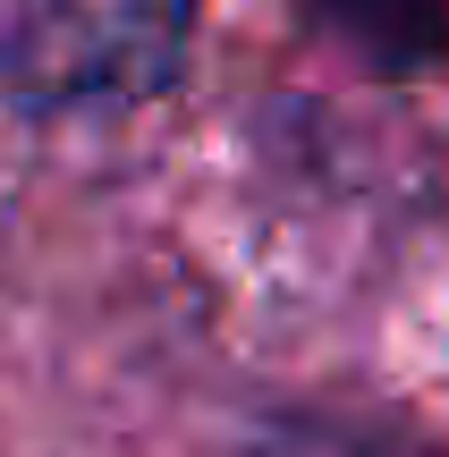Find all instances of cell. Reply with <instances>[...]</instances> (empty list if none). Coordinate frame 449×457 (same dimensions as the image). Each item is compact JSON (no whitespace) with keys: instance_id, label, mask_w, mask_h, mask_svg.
<instances>
[{"instance_id":"cell-1","label":"cell","mask_w":449,"mask_h":457,"mask_svg":"<svg viewBox=\"0 0 449 457\" xmlns=\"http://www.w3.org/2000/svg\"><path fill=\"white\" fill-rule=\"evenodd\" d=\"M195 0H0V85L43 111L145 102L179 77Z\"/></svg>"},{"instance_id":"cell-2","label":"cell","mask_w":449,"mask_h":457,"mask_svg":"<svg viewBox=\"0 0 449 457\" xmlns=\"http://www.w3.org/2000/svg\"><path fill=\"white\" fill-rule=\"evenodd\" d=\"M314 17L339 26L382 68H416L433 51H449V0H314Z\"/></svg>"}]
</instances>
